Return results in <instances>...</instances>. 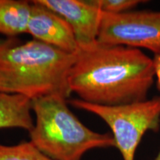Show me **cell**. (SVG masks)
Masks as SVG:
<instances>
[{
	"mask_svg": "<svg viewBox=\"0 0 160 160\" xmlns=\"http://www.w3.org/2000/svg\"><path fill=\"white\" fill-rule=\"evenodd\" d=\"M155 77L153 59L139 49L97 42L77 54L68 85L84 102L116 106L147 99Z\"/></svg>",
	"mask_w": 160,
	"mask_h": 160,
	"instance_id": "6da1fadb",
	"label": "cell"
},
{
	"mask_svg": "<svg viewBox=\"0 0 160 160\" xmlns=\"http://www.w3.org/2000/svg\"><path fill=\"white\" fill-rule=\"evenodd\" d=\"M62 96L49 93L32 99L36 122L30 142L53 160H82L95 148L116 147L113 136L92 131L68 107Z\"/></svg>",
	"mask_w": 160,
	"mask_h": 160,
	"instance_id": "7a4b0ae2",
	"label": "cell"
},
{
	"mask_svg": "<svg viewBox=\"0 0 160 160\" xmlns=\"http://www.w3.org/2000/svg\"><path fill=\"white\" fill-rule=\"evenodd\" d=\"M77 54H71L42 42L32 39L19 41L0 53V66L17 70L35 78L53 93L69 98L71 70Z\"/></svg>",
	"mask_w": 160,
	"mask_h": 160,
	"instance_id": "3957f363",
	"label": "cell"
},
{
	"mask_svg": "<svg viewBox=\"0 0 160 160\" xmlns=\"http://www.w3.org/2000/svg\"><path fill=\"white\" fill-rule=\"evenodd\" d=\"M68 102L98 116L109 126L116 148L123 160H134L137 149L146 132L157 131L160 125V97L116 106L99 105L79 99Z\"/></svg>",
	"mask_w": 160,
	"mask_h": 160,
	"instance_id": "277c9868",
	"label": "cell"
},
{
	"mask_svg": "<svg viewBox=\"0 0 160 160\" xmlns=\"http://www.w3.org/2000/svg\"><path fill=\"white\" fill-rule=\"evenodd\" d=\"M97 42L137 49L143 48L154 55L160 53V11L103 13Z\"/></svg>",
	"mask_w": 160,
	"mask_h": 160,
	"instance_id": "5b68a950",
	"label": "cell"
},
{
	"mask_svg": "<svg viewBox=\"0 0 160 160\" xmlns=\"http://www.w3.org/2000/svg\"><path fill=\"white\" fill-rule=\"evenodd\" d=\"M54 11L67 22L73 30L81 50L97 42L102 12L91 1L84 0H37Z\"/></svg>",
	"mask_w": 160,
	"mask_h": 160,
	"instance_id": "8992f818",
	"label": "cell"
},
{
	"mask_svg": "<svg viewBox=\"0 0 160 160\" xmlns=\"http://www.w3.org/2000/svg\"><path fill=\"white\" fill-rule=\"evenodd\" d=\"M31 2V17L26 33L31 35L33 39L71 54H78L80 52L79 46L67 22L37 0Z\"/></svg>",
	"mask_w": 160,
	"mask_h": 160,
	"instance_id": "52a82bcc",
	"label": "cell"
},
{
	"mask_svg": "<svg viewBox=\"0 0 160 160\" xmlns=\"http://www.w3.org/2000/svg\"><path fill=\"white\" fill-rule=\"evenodd\" d=\"M31 110L30 97L0 91V129L21 128L30 132L34 125Z\"/></svg>",
	"mask_w": 160,
	"mask_h": 160,
	"instance_id": "ba28073f",
	"label": "cell"
},
{
	"mask_svg": "<svg viewBox=\"0 0 160 160\" xmlns=\"http://www.w3.org/2000/svg\"><path fill=\"white\" fill-rule=\"evenodd\" d=\"M31 8V2L0 0V34L15 38L27 33Z\"/></svg>",
	"mask_w": 160,
	"mask_h": 160,
	"instance_id": "9c48e42d",
	"label": "cell"
},
{
	"mask_svg": "<svg viewBox=\"0 0 160 160\" xmlns=\"http://www.w3.org/2000/svg\"><path fill=\"white\" fill-rule=\"evenodd\" d=\"M0 91L19 93L33 99L52 92L35 78L10 68L0 66Z\"/></svg>",
	"mask_w": 160,
	"mask_h": 160,
	"instance_id": "30bf717a",
	"label": "cell"
},
{
	"mask_svg": "<svg viewBox=\"0 0 160 160\" xmlns=\"http://www.w3.org/2000/svg\"><path fill=\"white\" fill-rule=\"evenodd\" d=\"M0 160H53L37 149L31 142H21L17 145L0 144Z\"/></svg>",
	"mask_w": 160,
	"mask_h": 160,
	"instance_id": "8fae6325",
	"label": "cell"
},
{
	"mask_svg": "<svg viewBox=\"0 0 160 160\" xmlns=\"http://www.w3.org/2000/svg\"><path fill=\"white\" fill-rule=\"evenodd\" d=\"M102 13L118 14L130 11L139 4L147 2L141 0H90Z\"/></svg>",
	"mask_w": 160,
	"mask_h": 160,
	"instance_id": "7c38bea8",
	"label": "cell"
},
{
	"mask_svg": "<svg viewBox=\"0 0 160 160\" xmlns=\"http://www.w3.org/2000/svg\"><path fill=\"white\" fill-rule=\"evenodd\" d=\"M153 62H154L155 77L157 80L158 88L160 90V53L154 55Z\"/></svg>",
	"mask_w": 160,
	"mask_h": 160,
	"instance_id": "4fadbf2b",
	"label": "cell"
},
{
	"mask_svg": "<svg viewBox=\"0 0 160 160\" xmlns=\"http://www.w3.org/2000/svg\"><path fill=\"white\" fill-rule=\"evenodd\" d=\"M18 42L17 39H16V38H8V39H4L0 38V53L2 52L4 50L8 48L9 46Z\"/></svg>",
	"mask_w": 160,
	"mask_h": 160,
	"instance_id": "5bb4252c",
	"label": "cell"
},
{
	"mask_svg": "<svg viewBox=\"0 0 160 160\" xmlns=\"http://www.w3.org/2000/svg\"><path fill=\"white\" fill-rule=\"evenodd\" d=\"M153 160H160V149H159V153H158L157 156L156 157L155 159H153Z\"/></svg>",
	"mask_w": 160,
	"mask_h": 160,
	"instance_id": "9a60e30c",
	"label": "cell"
}]
</instances>
